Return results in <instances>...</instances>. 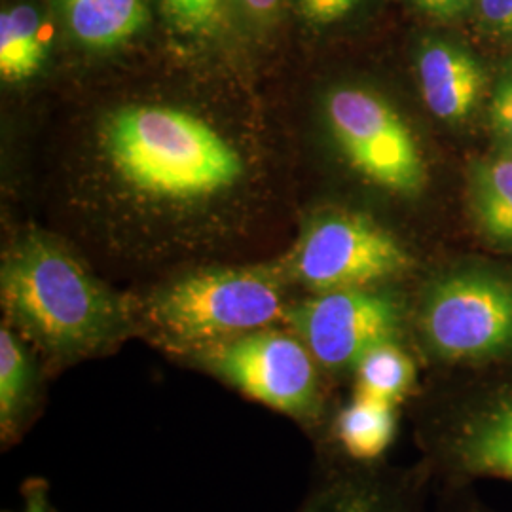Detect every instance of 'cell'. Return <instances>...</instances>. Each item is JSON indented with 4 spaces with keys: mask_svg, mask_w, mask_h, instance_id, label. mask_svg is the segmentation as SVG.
I'll return each instance as SVG.
<instances>
[{
    "mask_svg": "<svg viewBox=\"0 0 512 512\" xmlns=\"http://www.w3.org/2000/svg\"><path fill=\"white\" fill-rule=\"evenodd\" d=\"M6 317L55 359H78L114 344L129 327L124 302L52 239L31 236L4 256Z\"/></svg>",
    "mask_w": 512,
    "mask_h": 512,
    "instance_id": "obj_1",
    "label": "cell"
},
{
    "mask_svg": "<svg viewBox=\"0 0 512 512\" xmlns=\"http://www.w3.org/2000/svg\"><path fill=\"white\" fill-rule=\"evenodd\" d=\"M110 160L129 183L167 198H194L236 183L241 158L200 118L167 107L118 110L107 126Z\"/></svg>",
    "mask_w": 512,
    "mask_h": 512,
    "instance_id": "obj_2",
    "label": "cell"
},
{
    "mask_svg": "<svg viewBox=\"0 0 512 512\" xmlns=\"http://www.w3.org/2000/svg\"><path fill=\"white\" fill-rule=\"evenodd\" d=\"M285 313L281 275L270 268L192 272L165 285L148 304V319L165 342L194 355L268 329Z\"/></svg>",
    "mask_w": 512,
    "mask_h": 512,
    "instance_id": "obj_3",
    "label": "cell"
},
{
    "mask_svg": "<svg viewBox=\"0 0 512 512\" xmlns=\"http://www.w3.org/2000/svg\"><path fill=\"white\" fill-rule=\"evenodd\" d=\"M421 332L427 348L448 363L511 353V279L488 272L442 277L425 294Z\"/></svg>",
    "mask_w": 512,
    "mask_h": 512,
    "instance_id": "obj_4",
    "label": "cell"
},
{
    "mask_svg": "<svg viewBox=\"0 0 512 512\" xmlns=\"http://www.w3.org/2000/svg\"><path fill=\"white\" fill-rule=\"evenodd\" d=\"M196 359L222 382L294 420L313 421L321 412L317 361L298 336L256 330L203 349Z\"/></svg>",
    "mask_w": 512,
    "mask_h": 512,
    "instance_id": "obj_5",
    "label": "cell"
},
{
    "mask_svg": "<svg viewBox=\"0 0 512 512\" xmlns=\"http://www.w3.org/2000/svg\"><path fill=\"white\" fill-rule=\"evenodd\" d=\"M410 256L376 220L329 213L311 222L289 258L287 272L315 294L368 289L403 274Z\"/></svg>",
    "mask_w": 512,
    "mask_h": 512,
    "instance_id": "obj_6",
    "label": "cell"
},
{
    "mask_svg": "<svg viewBox=\"0 0 512 512\" xmlns=\"http://www.w3.org/2000/svg\"><path fill=\"white\" fill-rule=\"evenodd\" d=\"M327 118L349 164L399 194H418L427 181L420 145L399 112L376 93L340 88L327 99Z\"/></svg>",
    "mask_w": 512,
    "mask_h": 512,
    "instance_id": "obj_7",
    "label": "cell"
},
{
    "mask_svg": "<svg viewBox=\"0 0 512 512\" xmlns=\"http://www.w3.org/2000/svg\"><path fill=\"white\" fill-rule=\"evenodd\" d=\"M287 323L327 370L355 368L370 351L395 342L401 306L389 294L368 289L332 291L287 308Z\"/></svg>",
    "mask_w": 512,
    "mask_h": 512,
    "instance_id": "obj_8",
    "label": "cell"
},
{
    "mask_svg": "<svg viewBox=\"0 0 512 512\" xmlns=\"http://www.w3.org/2000/svg\"><path fill=\"white\" fill-rule=\"evenodd\" d=\"M418 73L427 109L444 122L467 120L486 88V73L475 55L448 40L423 44Z\"/></svg>",
    "mask_w": 512,
    "mask_h": 512,
    "instance_id": "obj_9",
    "label": "cell"
},
{
    "mask_svg": "<svg viewBox=\"0 0 512 512\" xmlns=\"http://www.w3.org/2000/svg\"><path fill=\"white\" fill-rule=\"evenodd\" d=\"M454 454L469 473L512 480V395L484 404L461 421Z\"/></svg>",
    "mask_w": 512,
    "mask_h": 512,
    "instance_id": "obj_10",
    "label": "cell"
},
{
    "mask_svg": "<svg viewBox=\"0 0 512 512\" xmlns=\"http://www.w3.org/2000/svg\"><path fill=\"white\" fill-rule=\"evenodd\" d=\"M71 37L90 50H112L148 23L147 0H57Z\"/></svg>",
    "mask_w": 512,
    "mask_h": 512,
    "instance_id": "obj_11",
    "label": "cell"
},
{
    "mask_svg": "<svg viewBox=\"0 0 512 512\" xmlns=\"http://www.w3.org/2000/svg\"><path fill=\"white\" fill-rule=\"evenodd\" d=\"M33 361L10 327L0 329V437L10 444L19 437L37 406Z\"/></svg>",
    "mask_w": 512,
    "mask_h": 512,
    "instance_id": "obj_12",
    "label": "cell"
},
{
    "mask_svg": "<svg viewBox=\"0 0 512 512\" xmlns=\"http://www.w3.org/2000/svg\"><path fill=\"white\" fill-rule=\"evenodd\" d=\"M48 55V37L37 8L18 4L0 14V76L21 82L42 69Z\"/></svg>",
    "mask_w": 512,
    "mask_h": 512,
    "instance_id": "obj_13",
    "label": "cell"
},
{
    "mask_svg": "<svg viewBox=\"0 0 512 512\" xmlns=\"http://www.w3.org/2000/svg\"><path fill=\"white\" fill-rule=\"evenodd\" d=\"M334 427L348 456L359 461H372L380 458L395 439V406L355 395V399L338 414Z\"/></svg>",
    "mask_w": 512,
    "mask_h": 512,
    "instance_id": "obj_14",
    "label": "cell"
},
{
    "mask_svg": "<svg viewBox=\"0 0 512 512\" xmlns=\"http://www.w3.org/2000/svg\"><path fill=\"white\" fill-rule=\"evenodd\" d=\"M357 374V393L380 403H403L416 380V366L395 342H385L366 351L353 368Z\"/></svg>",
    "mask_w": 512,
    "mask_h": 512,
    "instance_id": "obj_15",
    "label": "cell"
},
{
    "mask_svg": "<svg viewBox=\"0 0 512 512\" xmlns=\"http://www.w3.org/2000/svg\"><path fill=\"white\" fill-rule=\"evenodd\" d=\"M473 205L486 236L499 243H512V160L509 156L476 167Z\"/></svg>",
    "mask_w": 512,
    "mask_h": 512,
    "instance_id": "obj_16",
    "label": "cell"
},
{
    "mask_svg": "<svg viewBox=\"0 0 512 512\" xmlns=\"http://www.w3.org/2000/svg\"><path fill=\"white\" fill-rule=\"evenodd\" d=\"M300 512H403L385 488L368 480H338L313 495Z\"/></svg>",
    "mask_w": 512,
    "mask_h": 512,
    "instance_id": "obj_17",
    "label": "cell"
},
{
    "mask_svg": "<svg viewBox=\"0 0 512 512\" xmlns=\"http://www.w3.org/2000/svg\"><path fill=\"white\" fill-rule=\"evenodd\" d=\"M167 16L188 33H207L217 27L222 0H162Z\"/></svg>",
    "mask_w": 512,
    "mask_h": 512,
    "instance_id": "obj_18",
    "label": "cell"
},
{
    "mask_svg": "<svg viewBox=\"0 0 512 512\" xmlns=\"http://www.w3.org/2000/svg\"><path fill=\"white\" fill-rule=\"evenodd\" d=\"M490 122L495 133L512 147V67L499 76L490 103Z\"/></svg>",
    "mask_w": 512,
    "mask_h": 512,
    "instance_id": "obj_19",
    "label": "cell"
},
{
    "mask_svg": "<svg viewBox=\"0 0 512 512\" xmlns=\"http://www.w3.org/2000/svg\"><path fill=\"white\" fill-rule=\"evenodd\" d=\"M361 0H300L304 18L313 25H332L349 16Z\"/></svg>",
    "mask_w": 512,
    "mask_h": 512,
    "instance_id": "obj_20",
    "label": "cell"
},
{
    "mask_svg": "<svg viewBox=\"0 0 512 512\" xmlns=\"http://www.w3.org/2000/svg\"><path fill=\"white\" fill-rule=\"evenodd\" d=\"M478 14L488 31L512 40V0H476Z\"/></svg>",
    "mask_w": 512,
    "mask_h": 512,
    "instance_id": "obj_21",
    "label": "cell"
},
{
    "mask_svg": "<svg viewBox=\"0 0 512 512\" xmlns=\"http://www.w3.org/2000/svg\"><path fill=\"white\" fill-rule=\"evenodd\" d=\"M420 10L433 18L452 19L465 14L475 0H412Z\"/></svg>",
    "mask_w": 512,
    "mask_h": 512,
    "instance_id": "obj_22",
    "label": "cell"
},
{
    "mask_svg": "<svg viewBox=\"0 0 512 512\" xmlns=\"http://www.w3.org/2000/svg\"><path fill=\"white\" fill-rule=\"evenodd\" d=\"M19 512H50L44 482L35 480L25 488V505Z\"/></svg>",
    "mask_w": 512,
    "mask_h": 512,
    "instance_id": "obj_23",
    "label": "cell"
},
{
    "mask_svg": "<svg viewBox=\"0 0 512 512\" xmlns=\"http://www.w3.org/2000/svg\"><path fill=\"white\" fill-rule=\"evenodd\" d=\"M283 0H238L239 6L256 19H268L279 10Z\"/></svg>",
    "mask_w": 512,
    "mask_h": 512,
    "instance_id": "obj_24",
    "label": "cell"
},
{
    "mask_svg": "<svg viewBox=\"0 0 512 512\" xmlns=\"http://www.w3.org/2000/svg\"><path fill=\"white\" fill-rule=\"evenodd\" d=\"M509 158H511V160H512V147H511V152H509Z\"/></svg>",
    "mask_w": 512,
    "mask_h": 512,
    "instance_id": "obj_25",
    "label": "cell"
}]
</instances>
